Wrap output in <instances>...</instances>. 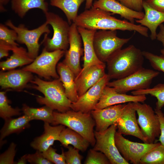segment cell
I'll use <instances>...</instances> for the list:
<instances>
[{"label":"cell","mask_w":164,"mask_h":164,"mask_svg":"<svg viewBox=\"0 0 164 164\" xmlns=\"http://www.w3.org/2000/svg\"><path fill=\"white\" fill-rule=\"evenodd\" d=\"M111 14L110 12L92 6L78 15L73 23L77 27L88 29L134 31L144 37L148 36V29L146 27L118 19Z\"/></svg>","instance_id":"cell-1"},{"label":"cell","mask_w":164,"mask_h":164,"mask_svg":"<svg viewBox=\"0 0 164 164\" xmlns=\"http://www.w3.org/2000/svg\"><path fill=\"white\" fill-rule=\"evenodd\" d=\"M142 51L133 45L118 50L107 62L108 73L110 79L125 78L143 67Z\"/></svg>","instance_id":"cell-2"},{"label":"cell","mask_w":164,"mask_h":164,"mask_svg":"<svg viewBox=\"0 0 164 164\" xmlns=\"http://www.w3.org/2000/svg\"><path fill=\"white\" fill-rule=\"evenodd\" d=\"M32 87L42 93L44 97L38 96L37 101L53 110L63 112L71 109L72 102L67 96L63 84L59 78L51 81L43 80L36 76L31 81Z\"/></svg>","instance_id":"cell-3"},{"label":"cell","mask_w":164,"mask_h":164,"mask_svg":"<svg viewBox=\"0 0 164 164\" xmlns=\"http://www.w3.org/2000/svg\"><path fill=\"white\" fill-rule=\"evenodd\" d=\"M53 125H62L76 131L92 146L96 143L94 127L95 122L91 113L69 110L63 112H53Z\"/></svg>","instance_id":"cell-4"},{"label":"cell","mask_w":164,"mask_h":164,"mask_svg":"<svg viewBox=\"0 0 164 164\" xmlns=\"http://www.w3.org/2000/svg\"><path fill=\"white\" fill-rule=\"evenodd\" d=\"M46 22L50 25L53 30L52 38L46 34L43 43L44 47L49 51L57 50L64 51L68 50L69 46V35L70 28L69 23L58 15L47 12L44 13Z\"/></svg>","instance_id":"cell-5"},{"label":"cell","mask_w":164,"mask_h":164,"mask_svg":"<svg viewBox=\"0 0 164 164\" xmlns=\"http://www.w3.org/2000/svg\"><path fill=\"white\" fill-rule=\"evenodd\" d=\"M131 38L118 37L116 30L97 31L93 39L94 48L97 56L101 61L106 63L111 57L121 49Z\"/></svg>","instance_id":"cell-6"},{"label":"cell","mask_w":164,"mask_h":164,"mask_svg":"<svg viewBox=\"0 0 164 164\" xmlns=\"http://www.w3.org/2000/svg\"><path fill=\"white\" fill-rule=\"evenodd\" d=\"M65 51L57 50L48 51L44 47L40 55L33 61L22 69L37 74L44 78L49 80L52 77L59 78L56 70L57 63L65 54Z\"/></svg>","instance_id":"cell-7"},{"label":"cell","mask_w":164,"mask_h":164,"mask_svg":"<svg viewBox=\"0 0 164 164\" xmlns=\"http://www.w3.org/2000/svg\"><path fill=\"white\" fill-rule=\"evenodd\" d=\"M159 74L158 71L143 67L125 78L109 82L107 86L114 88L118 93L124 94L146 89L150 88L152 80Z\"/></svg>","instance_id":"cell-8"},{"label":"cell","mask_w":164,"mask_h":164,"mask_svg":"<svg viewBox=\"0 0 164 164\" xmlns=\"http://www.w3.org/2000/svg\"><path fill=\"white\" fill-rule=\"evenodd\" d=\"M133 104L138 115L137 122L143 134L148 143H154L161 132L157 114L148 104L140 102H133Z\"/></svg>","instance_id":"cell-9"},{"label":"cell","mask_w":164,"mask_h":164,"mask_svg":"<svg viewBox=\"0 0 164 164\" xmlns=\"http://www.w3.org/2000/svg\"><path fill=\"white\" fill-rule=\"evenodd\" d=\"M48 25L46 21L36 28L29 30L23 24L15 26L10 20L5 22L7 26L15 31L17 34L16 42L26 46L29 56L33 60L38 55L40 46L39 38L43 34H49L50 32Z\"/></svg>","instance_id":"cell-10"},{"label":"cell","mask_w":164,"mask_h":164,"mask_svg":"<svg viewBox=\"0 0 164 164\" xmlns=\"http://www.w3.org/2000/svg\"><path fill=\"white\" fill-rule=\"evenodd\" d=\"M117 127L116 124L102 132L94 131L96 143L93 149L103 153L111 164H129L118 151L115 143L114 136Z\"/></svg>","instance_id":"cell-11"},{"label":"cell","mask_w":164,"mask_h":164,"mask_svg":"<svg viewBox=\"0 0 164 164\" xmlns=\"http://www.w3.org/2000/svg\"><path fill=\"white\" fill-rule=\"evenodd\" d=\"M114 139L116 146L123 158L133 164H140L141 159L146 153L161 144L160 142H133L124 138L117 131L115 133Z\"/></svg>","instance_id":"cell-12"},{"label":"cell","mask_w":164,"mask_h":164,"mask_svg":"<svg viewBox=\"0 0 164 164\" xmlns=\"http://www.w3.org/2000/svg\"><path fill=\"white\" fill-rule=\"evenodd\" d=\"M82 41L77 26L73 23L70 25L69 32V48L65 52V58L63 62L72 71L75 77L82 69L80 65V58L84 53Z\"/></svg>","instance_id":"cell-13"},{"label":"cell","mask_w":164,"mask_h":164,"mask_svg":"<svg viewBox=\"0 0 164 164\" xmlns=\"http://www.w3.org/2000/svg\"><path fill=\"white\" fill-rule=\"evenodd\" d=\"M110 79L106 73L98 82L89 88L77 100L71 104V109L76 111L91 113L99 101L105 87Z\"/></svg>","instance_id":"cell-14"},{"label":"cell","mask_w":164,"mask_h":164,"mask_svg":"<svg viewBox=\"0 0 164 164\" xmlns=\"http://www.w3.org/2000/svg\"><path fill=\"white\" fill-rule=\"evenodd\" d=\"M136 112L133 102L125 104L121 116L116 124L118 129L117 132L122 135L134 136L144 142L148 143L138 126Z\"/></svg>","instance_id":"cell-15"},{"label":"cell","mask_w":164,"mask_h":164,"mask_svg":"<svg viewBox=\"0 0 164 164\" xmlns=\"http://www.w3.org/2000/svg\"><path fill=\"white\" fill-rule=\"evenodd\" d=\"M106 64L91 65L80 73L75 78L79 97L83 95L98 82L106 74Z\"/></svg>","instance_id":"cell-16"},{"label":"cell","mask_w":164,"mask_h":164,"mask_svg":"<svg viewBox=\"0 0 164 164\" xmlns=\"http://www.w3.org/2000/svg\"><path fill=\"white\" fill-rule=\"evenodd\" d=\"M125 104L110 106L101 109H95L91 113L95 122V131L102 132L116 124L122 114Z\"/></svg>","instance_id":"cell-17"},{"label":"cell","mask_w":164,"mask_h":164,"mask_svg":"<svg viewBox=\"0 0 164 164\" xmlns=\"http://www.w3.org/2000/svg\"><path fill=\"white\" fill-rule=\"evenodd\" d=\"M146 99L145 95H131L117 92L113 87L106 86L94 109H101L116 104L129 102H143Z\"/></svg>","instance_id":"cell-18"},{"label":"cell","mask_w":164,"mask_h":164,"mask_svg":"<svg viewBox=\"0 0 164 164\" xmlns=\"http://www.w3.org/2000/svg\"><path fill=\"white\" fill-rule=\"evenodd\" d=\"M33 79L32 73L22 69L1 72L0 85L2 89L21 91Z\"/></svg>","instance_id":"cell-19"},{"label":"cell","mask_w":164,"mask_h":164,"mask_svg":"<svg viewBox=\"0 0 164 164\" xmlns=\"http://www.w3.org/2000/svg\"><path fill=\"white\" fill-rule=\"evenodd\" d=\"M92 6L113 14H118L121 17L133 23H134L135 19H141L145 15L143 12L131 9L116 0H96L94 2Z\"/></svg>","instance_id":"cell-20"},{"label":"cell","mask_w":164,"mask_h":164,"mask_svg":"<svg viewBox=\"0 0 164 164\" xmlns=\"http://www.w3.org/2000/svg\"><path fill=\"white\" fill-rule=\"evenodd\" d=\"M50 124L45 122L43 134L36 137L31 143L30 146L33 149L43 152L53 145L55 141L58 140L60 133L65 126L60 125L53 126Z\"/></svg>","instance_id":"cell-21"},{"label":"cell","mask_w":164,"mask_h":164,"mask_svg":"<svg viewBox=\"0 0 164 164\" xmlns=\"http://www.w3.org/2000/svg\"><path fill=\"white\" fill-rule=\"evenodd\" d=\"M77 29L81 35L84 46V64L81 70H85L91 65L104 63L98 59L94 48L93 37L97 30L80 27H77Z\"/></svg>","instance_id":"cell-22"},{"label":"cell","mask_w":164,"mask_h":164,"mask_svg":"<svg viewBox=\"0 0 164 164\" xmlns=\"http://www.w3.org/2000/svg\"><path fill=\"white\" fill-rule=\"evenodd\" d=\"M143 8L145 11L144 16L141 19H136V22L149 30L150 38L154 40L156 39L157 27L164 22V12L153 9L145 0L143 3Z\"/></svg>","instance_id":"cell-23"},{"label":"cell","mask_w":164,"mask_h":164,"mask_svg":"<svg viewBox=\"0 0 164 164\" xmlns=\"http://www.w3.org/2000/svg\"><path fill=\"white\" fill-rule=\"evenodd\" d=\"M59 79L62 82L66 95L72 103L79 98L75 82V77L70 69L63 62L59 63L56 67Z\"/></svg>","instance_id":"cell-24"},{"label":"cell","mask_w":164,"mask_h":164,"mask_svg":"<svg viewBox=\"0 0 164 164\" xmlns=\"http://www.w3.org/2000/svg\"><path fill=\"white\" fill-rule=\"evenodd\" d=\"M12 51V54L10 57L0 63V68L3 71L29 64L34 60L29 56L27 51L23 47L15 46Z\"/></svg>","instance_id":"cell-25"},{"label":"cell","mask_w":164,"mask_h":164,"mask_svg":"<svg viewBox=\"0 0 164 164\" xmlns=\"http://www.w3.org/2000/svg\"><path fill=\"white\" fill-rule=\"evenodd\" d=\"M58 141L64 147L67 148L69 145H71L83 152L87 149L90 144L81 135L68 127L61 131Z\"/></svg>","instance_id":"cell-26"},{"label":"cell","mask_w":164,"mask_h":164,"mask_svg":"<svg viewBox=\"0 0 164 164\" xmlns=\"http://www.w3.org/2000/svg\"><path fill=\"white\" fill-rule=\"evenodd\" d=\"M5 121L4 125L0 130V142L8 136L13 133H19L28 128L31 120L29 117L24 114L18 118H10Z\"/></svg>","instance_id":"cell-27"},{"label":"cell","mask_w":164,"mask_h":164,"mask_svg":"<svg viewBox=\"0 0 164 164\" xmlns=\"http://www.w3.org/2000/svg\"><path fill=\"white\" fill-rule=\"evenodd\" d=\"M46 0H12L11 8L13 11L21 18H23L30 10L37 8L44 13L48 12Z\"/></svg>","instance_id":"cell-28"},{"label":"cell","mask_w":164,"mask_h":164,"mask_svg":"<svg viewBox=\"0 0 164 164\" xmlns=\"http://www.w3.org/2000/svg\"><path fill=\"white\" fill-rule=\"evenodd\" d=\"M85 0H50V4L62 10L69 23L74 22L78 16V9Z\"/></svg>","instance_id":"cell-29"},{"label":"cell","mask_w":164,"mask_h":164,"mask_svg":"<svg viewBox=\"0 0 164 164\" xmlns=\"http://www.w3.org/2000/svg\"><path fill=\"white\" fill-rule=\"evenodd\" d=\"M21 110L24 114L29 117L31 121L40 120L53 125L54 123L53 110L46 105L40 108H34L23 104Z\"/></svg>","instance_id":"cell-30"},{"label":"cell","mask_w":164,"mask_h":164,"mask_svg":"<svg viewBox=\"0 0 164 164\" xmlns=\"http://www.w3.org/2000/svg\"><path fill=\"white\" fill-rule=\"evenodd\" d=\"M131 94L134 95L149 94L155 97L157 101L156 103V108L161 109L164 106V84H159L152 88L132 91Z\"/></svg>","instance_id":"cell-31"},{"label":"cell","mask_w":164,"mask_h":164,"mask_svg":"<svg viewBox=\"0 0 164 164\" xmlns=\"http://www.w3.org/2000/svg\"><path fill=\"white\" fill-rule=\"evenodd\" d=\"M141 164H164V146L161 144L146 153L141 159Z\"/></svg>","instance_id":"cell-32"},{"label":"cell","mask_w":164,"mask_h":164,"mask_svg":"<svg viewBox=\"0 0 164 164\" xmlns=\"http://www.w3.org/2000/svg\"><path fill=\"white\" fill-rule=\"evenodd\" d=\"M10 102L6 96V92L0 91V117L4 120L21 114L20 112L21 109L18 108H12L9 105Z\"/></svg>","instance_id":"cell-33"},{"label":"cell","mask_w":164,"mask_h":164,"mask_svg":"<svg viewBox=\"0 0 164 164\" xmlns=\"http://www.w3.org/2000/svg\"><path fill=\"white\" fill-rule=\"evenodd\" d=\"M85 164H111L106 156L102 152L90 149L88 151Z\"/></svg>","instance_id":"cell-34"},{"label":"cell","mask_w":164,"mask_h":164,"mask_svg":"<svg viewBox=\"0 0 164 164\" xmlns=\"http://www.w3.org/2000/svg\"><path fill=\"white\" fill-rule=\"evenodd\" d=\"M17 34L14 29H10L7 26L1 23L0 24V40L13 46H18L15 42Z\"/></svg>","instance_id":"cell-35"},{"label":"cell","mask_w":164,"mask_h":164,"mask_svg":"<svg viewBox=\"0 0 164 164\" xmlns=\"http://www.w3.org/2000/svg\"><path fill=\"white\" fill-rule=\"evenodd\" d=\"M143 55L148 60L154 69L164 73V56L158 55L146 51H142Z\"/></svg>","instance_id":"cell-36"},{"label":"cell","mask_w":164,"mask_h":164,"mask_svg":"<svg viewBox=\"0 0 164 164\" xmlns=\"http://www.w3.org/2000/svg\"><path fill=\"white\" fill-rule=\"evenodd\" d=\"M56 149L50 146L46 151L42 152L43 156L53 163L66 164L65 153L63 149L61 148L60 154L56 152Z\"/></svg>","instance_id":"cell-37"},{"label":"cell","mask_w":164,"mask_h":164,"mask_svg":"<svg viewBox=\"0 0 164 164\" xmlns=\"http://www.w3.org/2000/svg\"><path fill=\"white\" fill-rule=\"evenodd\" d=\"M68 151L64 152L67 164H81L83 157L79 153L78 149L71 146L67 147Z\"/></svg>","instance_id":"cell-38"},{"label":"cell","mask_w":164,"mask_h":164,"mask_svg":"<svg viewBox=\"0 0 164 164\" xmlns=\"http://www.w3.org/2000/svg\"><path fill=\"white\" fill-rule=\"evenodd\" d=\"M16 145L14 143H12L8 149L0 155V164H15L14 161L16 150Z\"/></svg>","instance_id":"cell-39"},{"label":"cell","mask_w":164,"mask_h":164,"mask_svg":"<svg viewBox=\"0 0 164 164\" xmlns=\"http://www.w3.org/2000/svg\"><path fill=\"white\" fill-rule=\"evenodd\" d=\"M26 158L27 162L31 164H53L43 156L42 152L38 150L34 154L27 155Z\"/></svg>","instance_id":"cell-40"},{"label":"cell","mask_w":164,"mask_h":164,"mask_svg":"<svg viewBox=\"0 0 164 164\" xmlns=\"http://www.w3.org/2000/svg\"><path fill=\"white\" fill-rule=\"evenodd\" d=\"M116 0L131 9L137 12H142L143 3L144 0Z\"/></svg>","instance_id":"cell-41"},{"label":"cell","mask_w":164,"mask_h":164,"mask_svg":"<svg viewBox=\"0 0 164 164\" xmlns=\"http://www.w3.org/2000/svg\"><path fill=\"white\" fill-rule=\"evenodd\" d=\"M155 113L157 114L159 121L161 132L158 140L161 144L164 146V116L161 109H155Z\"/></svg>","instance_id":"cell-42"},{"label":"cell","mask_w":164,"mask_h":164,"mask_svg":"<svg viewBox=\"0 0 164 164\" xmlns=\"http://www.w3.org/2000/svg\"><path fill=\"white\" fill-rule=\"evenodd\" d=\"M5 42L0 40V59L8 56L9 52L12 50L14 46Z\"/></svg>","instance_id":"cell-43"},{"label":"cell","mask_w":164,"mask_h":164,"mask_svg":"<svg viewBox=\"0 0 164 164\" xmlns=\"http://www.w3.org/2000/svg\"><path fill=\"white\" fill-rule=\"evenodd\" d=\"M145 1L153 9L164 12V0H146Z\"/></svg>","instance_id":"cell-44"},{"label":"cell","mask_w":164,"mask_h":164,"mask_svg":"<svg viewBox=\"0 0 164 164\" xmlns=\"http://www.w3.org/2000/svg\"><path fill=\"white\" fill-rule=\"evenodd\" d=\"M159 31L157 34L156 39L161 43L163 48L160 50L161 55L164 56V25L162 24L159 26Z\"/></svg>","instance_id":"cell-45"},{"label":"cell","mask_w":164,"mask_h":164,"mask_svg":"<svg viewBox=\"0 0 164 164\" xmlns=\"http://www.w3.org/2000/svg\"><path fill=\"white\" fill-rule=\"evenodd\" d=\"M26 156V154L23 155L18 160V162H16V164H26L27 161Z\"/></svg>","instance_id":"cell-46"},{"label":"cell","mask_w":164,"mask_h":164,"mask_svg":"<svg viewBox=\"0 0 164 164\" xmlns=\"http://www.w3.org/2000/svg\"><path fill=\"white\" fill-rule=\"evenodd\" d=\"M93 0H86L85 9H90L93 5Z\"/></svg>","instance_id":"cell-47"},{"label":"cell","mask_w":164,"mask_h":164,"mask_svg":"<svg viewBox=\"0 0 164 164\" xmlns=\"http://www.w3.org/2000/svg\"><path fill=\"white\" fill-rule=\"evenodd\" d=\"M9 1V0H0V8H3L2 5L7 3Z\"/></svg>","instance_id":"cell-48"},{"label":"cell","mask_w":164,"mask_h":164,"mask_svg":"<svg viewBox=\"0 0 164 164\" xmlns=\"http://www.w3.org/2000/svg\"><path fill=\"white\" fill-rule=\"evenodd\" d=\"M163 114H164V113H163Z\"/></svg>","instance_id":"cell-49"}]
</instances>
